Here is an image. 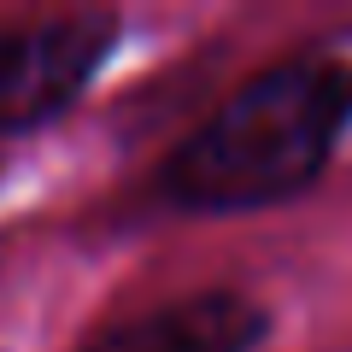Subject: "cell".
Instances as JSON below:
<instances>
[{"label": "cell", "instance_id": "1", "mask_svg": "<svg viewBox=\"0 0 352 352\" xmlns=\"http://www.w3.org/2000/svg\"><path fill=\"white\" fill-rule=\"evenodd\" d=\"M352 129V59L305 53L235 88L164 164V194L194 212L276 206L335 159Z\"/></svg>", "mask_w": 352, "mask_h": 352}, {"label": "cell", "instance_id": "2", "mask_svg": "<svg viewBox=\"0 0 352 352\" xmlns=\"http://www.w3.org/2000/svg\"><path fill=\"white\" fill-rule=\"evenodd\" d=\"M118 41L112 12H59L0 24V129H36L88 88Z\"/></svg>", "mask_w": 352, "mask_h": 352}, {"label": "cell", "instance_id": "3", "mask_svg": "<svg viewBox=\"0 0 352 352\" xmlns=\"http://www.w3.org/2000/svg\"><path fill=\"white\" fill-rule=\"evenodd\" d=\"M264 340V311L235 288L188 294L176 305L106 329L82 352H252Z\"/></svg>", "mask_w": 352, "mask_h": 352}]
</instances>
